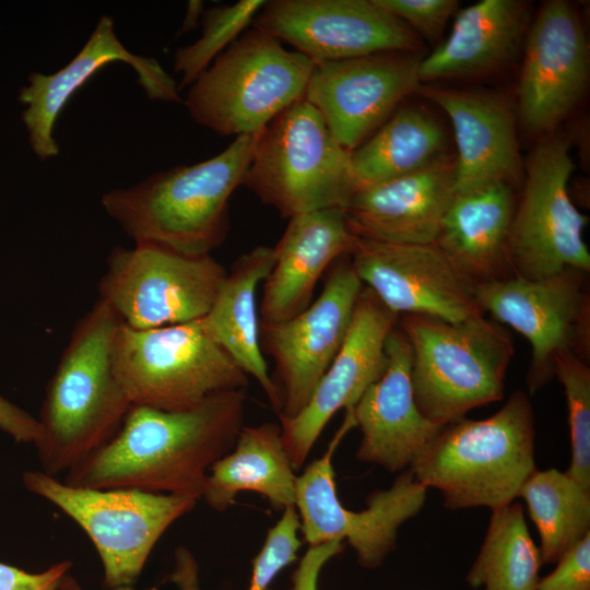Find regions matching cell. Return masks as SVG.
<instances>
[{"mask_svg": "<svg viewBox=\"0 0 590 590\" xmlns=\"http://www.w3.org/2000/svg\"><path fill=\"white\" fill-rule=\"evenodd\" d=\"M0 428L16 441L34 444L38 435V421L0 396Z\"/></svg>", "mask_w": 590, "mask_h": 590, "instance_id": "39", "label": "cell"}, {"mask_svg": "<svg viewBox=\"0 0 590 590\" xmlns=\"http://www.w3.org/2000/svg\"><path fill=\"white\" fill-rule=\"evenodd\" d=\"M243 185L283 217L345 208L355 192L351 151L304 98L259 133Z\"/></svg>", "mask_w": 590, "mask_h": 590, "instance_id": "6", "label": "cell"}, {"mask_svg": "<svg viewBox=\"0 0 590 590\" xmlns=\"http://www.w3.org/2000/svg\"><path fill=\"white\" fill-rule=\"evenodd\" d=\"M377 4L404 22L418 36L435 40L448 20L458 11L456 0H375Z\"/></svg>", "mask_w": 590, "mask_h": 590, "instance_id": "35", "label": "cell"}, {"mask_svg": "<svg viewBox=\"0 0 590 590\" xmlns=\"http://www.w3.org/2000/svg\"><path fill=\"white\" fill-rule=\"evenodd\" d=\"M263 0H240L203 11L202 33L194 43L177 49L174 71L181 75L179 91L194 80L252 23Z\"/></svg>", "mask_w": 590, "mask_h": 590, "instance_id": "32", "label": "cell"}, {"mask_svg": "<svg viewBox=\"0 0 590 590\" xmlns=\"http://www.w3.org/2000/svg\"><path fill=\"white\" fill-rule=\"evenodd\" d=\"M455 156L356 190L344 208L358 238L392 244H433L455 196Z\"/></svg>", "mask_w": 590, "mask_h": 590, "instance_id": "22", "label": "cell"}, {"mask_svg": "<svg viewBox=\"0 0 590 590\" xmlns=\"http://www.w3.org/2000/svg\"><path fill=\"white\" fill-rule=\"evenodd\" d=\"M352 427L345 416L324 455L296 477L295 508L309 545L347 541L363 567L377 568L393 551L399 528L423 508L427 488L406 469L391 487L369 495L366 509H346L337 495L332 457Z\"/></svg>", "mask_w": 590, "mask_h": 590, "instance_id": "12", "label": "cell"}, {"mask_svg": "<svg viewBox=\"0 0 590 590\" xmlns=\"http://www.w3.org/2000/svg\"><path fill=\"white\" fill-rule=\"evenodd\" d=\"M528 22V5L519 0H481L461 10L447 39L421 59V83L509 66L523 48Z\"/></svg>", "mask_w": 590, "mask_h": 590, "instance_id": "26", "label": "cell"}, {"mask_svg": "<svg viewBox=\"0 0 590 590\" xmlns=\"http://www.w3.org/2000/svg\"><path fill=\"white\" fill-rule=\"evenodd\" d=\"M528 31L519 82V113L532 132H550L586 92L589 46L577 12L563 0L544 3Z\"/></svg>", "mask_w": 590, "mask_h": 590, "instance_id": "19", "label": "cell"}, {"mask_svg": "<svg viewBox=\"0 0 590 590\" xmlns=\"http://www.w3.org/2000/svg\"><path fill=\"white\" fill-rule=\"evenodd\" d=\"M227 274L211 255L187 256L150 243L117 246L107 257L98 298L138 330L203 318Z\"/></svg>", "mask_w": 590, "mask_h": 590, "instance_id": "10", "label": "cell"}, {"mask_svg": "<svg viewBox=\"0 0 590 590\" xmlns=\"http://www.w3.org/2000/svg\"><path fill=\"white\" fill-rule=\"evenodd\" d=\"M542 565L519 503L492 510L487 533L467 582L484 590H535Z\"/></svg>", "mask_w": 590, "mask_h": 590, "instance_id": "31", "label": "cell"}, {"mask_svg": "<svg viewBox=\"0 0 590 590\" xmlns=\"http://www.w3.org/2000/svg\"><path fill=\"white\" fill-rule=\"evenodd\" d=\"M421 59L415 52H379L315 63L304 99L353 151L421 87Z\"/></svg>", "mask_w": 590, "mask_h": 590, "instance_id": "17", "label": "cell"}, {"mask_svg": "<svg viewBox=\"0 0 590 590\" xmlns=\"http://www.w3.org/2000/svg\"><path fill=\"white\" fill-rule=\"evenodd\" d=\"M274 264L272 247L258 246L240 256L227 272L202 318L211 338L261 386L273 409L280 410L278 389L269 375L260 345L257 288Z\"/></svg>", "mask_w": 590, "mask_h": 590, "instance_id": "27", "label": "cell"}, {"mask_svg": "<svg viewBox=\"0 0 590 590\" xmlns=\"http://www.w3.org/2000/svg\"><path fill=\"white\" fill-rule=\"evenodd\" d=\"M446 145L444 128L435 117L413 106L399 108L351 151L355 188L421 170L447 155Z\"/></svg>", "mask_w": 590, "mask_h": 590, "instance_id": "29", "label": "cell"}, {"mask_svg": "<svg viewBox=\"0 0 590 590\" xmlns=\"http://www.w3.org/2000/svg\"><path fill=\"white\" fill-rule=\"evenodd\" d=\"M449 117L457 145L455 191L494 182H520V158L515 118L496 93L438 87L418 88Z\"/></svg>", "mask_w": 590, "mask_h": 590, "instance_id": "24", "label": "cell"}, {"mask_svg": "<svg viewBox=\"0 0 590 590\" xmlns=\"http://www.w3.org/2000/svg\"><path fill=\"white\" fill-rule=\"evenodd\" d=\"M534 438L532 404L518 390L487 418L444 425L409 469L442 494L447 508L494 510L512 503L536 470Z\"/></svg>", "mask_w": 590, "mask_h": 590, "instance_id": "4", "label": "cell"}, {"mask_svg": "<svg viewBox=\"0 0 590 590\" xmlns=\"http://www.w3.org/2000/svg\"><path fill=\"white\" fill-rule=\"evenodd\" d=\"M245 390L213 394L184 411L132 404L116 435L67 472L66 484L202 497L208 470L235 446Z\"/></svg>", "mask_w": 590, "mask_h": 590, "instance_id": "1", "label": "cell"}, {"mask_svg": "<svg viewBox=\"0 0 590 590\" xmlns=\"http://www.w3.org/2000/svg\"><path fill=\"white\" fill-rule=\"evenodd\" d=\"M356 240L343 208L291 217L272 247L274 264L263 281L260 324L280 323L305 310L324 271L338 259L350 256Z\"/></svg>", "mask_w": 590, "mask_h": 590, "instance_id": "23", "label": "cell"}, {"mask_svg": "<svg viewBox=\"0 0 590 590\" xmlns=\"http://www.w3.org/2000/svg\"><path fill=\"white\" fill-rule=\"evenodd\" d=\"M387 365L350 413L363 438L357 459L404 471L438 435L441 425L427 420L418 410L412 382L410 344L396 324L386 340Z\"/></svg>", "mask_w": 590, "mask_h": 590, "instance_id": "21", "label": "cell"}, {"mask_svg": "<svg viewBox=\"0 0 590 590\" xmlns=\"http://www.w3.org/2000/svg\"><path fill=\"white\" fill-rule=\"evenodd\" d=\"M554 376L562 382L567 400L571 445L570 465L565 471L590 491V367L573 353L558 354Z\"/></svg>", "mask_w": 590, "mask_h": 590, "instance_id": "34", "label": "cell"}, {"mask_svg": "<svg viewBox=\"0 0 590 590\" xmlns=\"http://www.w3.org/2000/svg\"><path fill=\"white\" fill-rule=\"evenodd\" d=\"M516 203L507 182L455 192L435 244L476 285L515 276L508 241Z\"/></svg>", "mask_w": 590, "mask_h": 590, "instance_id": "25", "label": "cell"}, {"mask_svg": "<svg viewBox=\"0 0 590 590\" xmlns=\"http://www.w3.org/2000/svg\"><path fill=\"white\" fill-rule=\"evenodd\" d=\"M573 169L569 144L562 138L543 142L531 155L509 233L515 276L541 280L567 268L589 273L588 219L568 192Z\"/></svg>", "mask_w": 590, "mask_h": 590, "instance_id": "11", "label": "cell"}, {"mask_svg": "<svg viewBox=\"0 0 590 590\" xmlns=\"http://www.w3.org/2000/svg\"><path fill=\"white\" fill-rule=\"evenodd\" d=\"M282 440L281 425L243 427L234 448L210 469L202 497L223 511L239 492H256L274 509L295 507L296 475Z\"/></svg>", "mask_w": 590, "mask_h": 590, "instance_id": "28", "label": "cell"}, {"mask_svg": "<svg viewBox=\"0 0 590 590\" xmlns=\"http://www.w3.org/2000/svg\"><path fill=\"white\" fill-rule=\"evenodd\" d=\"M518 497L538 529L542 564L556 563L590 533V491L566 472L535 470Z\"/></svg>", "mask_w": 590, "mask_h": 590, "instance_id": "30", "label": "cell"}, {"mask_svg": "<svg viewBox=\"0 0 590 590\" xmlns=\"http://www.w3.org/2000/svg\"><path fill=\"white\" fill-rule=\"evenodd\" d=\"M203 14L202 1H190L188 4L187 14L180 30V34L191 31L197 26L199 17Z\"/></svg>", "mask_w": 590, "mask_h": 590, "instance_id": "40", "label": "cell"}, {"mask_svg": "<svg viewBox=\"0 0 590 590\" xmlns=\"http://www.w3.org/2000/svg\"><path fill=\"white\" fill-rule=\"evenodd\" d=\"M363 286L350 256L342 257L305 310L280 323L260 324L261 349L274 361L280 418L295 416L309 401L345 340Z\"/></svg>", "mask_w": 590, "mask_h": 590, "instance_id": "14", "label": "cell"}, {"mask_svg": "<svg viewBox=\"0 0 590 590\" xmlns=\"http://www.w3.org/2000/svg\"><path fill=\"white\" fill-rule=\"evenodd\" d=\"M121 61L138 74V83L151 101L181 102L178 84L152 57L132 54L120 42L111 16L102 15L81 50L58 71L33 72L19 92L25 106L22 121L34 154L40 160L59 155L54 138L56 122L73 94L109 63Z\"/></svg>", "mask_w": 590, "mask_h": 590, "instance_id": "20", "label": "cell"}, {"mask_svg": "<svg viewBox=\"0 0 590 590\" xmlns=\"http://www.w3.org/2000/svg\"><path fill=\"white\" fill-rule=\"evenodd\" d=\"M71 564L60 562L40 573H27L0 562V590H58Z\"/></svg>", "mask_w": 590, "mask_h": 590, "instance_id": "37", "label": "cell"}, {"mask_svg": "<svg viewBox=\"0 0 590 590\" xmlns=\"http://www.w3.org/2000/svg\"><path fill=\"white\" fill-rule=\"evenodd\" d=\"M299 529L296 508H285L280 520L268 531L264 544L253 559L252 576L247 590H270L274 578L296 559L302 545L298 539ZM172 580L180 590H201L197 563L187 550H177Z\"/></svg>", "mask_w": 590, "mask_h": 590, "instance_id": "33", "label": "cell"}, {"mask_svg": "<svg viewBox=\"0 0 590 590\" xmlns=\"http://www.w3.org/2000/svg\"><path fill=\"white\" fill-rule=\"evenodd\" d=\"M314 67L304 55L252 27L194 80L184 104L198 125L220 135L257 134L304 98Z\"/></svg>", "mask_w": 590, "mask_h": 590, "instance_id": "7", "label": "cell"}, {"mask_svg": "<svg viewBox=\"0 0 590 590\" xmlns=\"http://www.w3.org/2000/svg\"><path fill=\"white\" fill-rule=\"evenodd\" d=\"M397 324L411 347L414 399L427 420L444 426L503 399L515 345L502 323L482 314L460 322L400 315Z\"/></svg>", "mask_w": 590, "mask_h": 590, "instance_id": "5", "label": "cell"}, {"mask_svg": "<svg viewBox=\"0 0 590 590\" xmlns=\"http://www.w3.org/2000/svg\"><path fill=\"white\" fill-rule=\"evenodd\" d=\"M350 260L377 298L397 315L460 322L482 310L476 284L435 244H392L358 238Z\"/></svg>", "mask_w": 590, "mask_h": 590, "instance_id": "16", "label": "cell"}, {"mask_svg": "<svg viewBox=\"0 0 590 590\" xmlns=\"http://www.w3.org/2000/svg\"><path fill=\"white\" fill-rule=\"evenodd\" d=\"M256 137L239 135L209 160L111 189L103 194L102 206L134 243L187 256L211 255L226 238L228 201L243 185Z\"/></svg>", "mask_w": 590, "mask_h": 590, "instance_id": "3", "label": "cell"}, {"mask_svg": "<svg viewBox=\"0 0 590 590\" xmlns=\"http://www.w3.org/2000/svg\"><path fill=\"white\" fill-rule=\"evenodd\" d=\"M343 550V542L330 541L310 545L293 574V590H318L323 566Z\"/></svg>", "mask_w": 590, "mask_h": 590, "instance_id": "38", "label": "cell"}, {"mask_svg": "<svg viewBox=\"0 0 590 590\" xmlns=\"http://www.w3.org/2000/svg\"><path fill=\"white\" fill-rule=\"evenodd\" d=\"M587 272L567 268L541 280L511 276L476 285L483 311L522 334L531 345L530 393L554 377V359L573 353L589 363L590 299Z\"/></svg>", "mask_w": 590, "mask_h": 590, "instance_id": "13", "label": "cell"}, {"mask_svg": "<svg viewBox=\"0 0 590 590\" xmlns=\"http://www.w3.org/2000/svg\"><path fill=\"white\" fill-rule=\"evenodd\" d=\"M556 564L552 573L539 579L535 590H590V533Z\"/></svg>", "mask_w": 590, "mask_h": 590, "instance_id": "36", "label": "cell"}, {"mask_svg": "<svg viewBox=\"0 0 590 590\" xmlns=\"http://www.w3.org/2000/svg\"><path fill=\"white\" fill-rule=\"evenodd\" d=\"M23 481L85 531L101 557L105 586L115 590L134 585L160 538L197 503L135 488L71 486L43 471H27Z\"/></svg>", "mask_w": 590, "mask_h": 590, "instance_id": "9", "label": "cell"}, {"mask_svg": "<svg viewBox=\"0 0 590 590\" xmlns=\"http://www.w3.org/2000/svg\"><path fill=\"white\" fill-rule=\"evenodd\" d=\"M120 323L97 298L71 332L37 418L34 444L42 471L49 475L69 472L105 446L132 405L113 363Z\"/></svg>", "mask_w": 590, "mask_h": 590, "instance_id": "2", "label": "cell"}, {"mask_svg": "<svg viewBox=\"0 0 590 590\" xmlns=\"http://www.w3.org/2000/svg\"><path fill=\"white\" fill-rule=\"evenodd\" d=\"M113 363L131 404L164 411L192 409L213 394L245 390L249 381L202 318L145 330L120 323Z\"/></svg>", "mask_w": 590, "mask_h": 590, "instance_id": "8", "label": "cell"}, {"mask_svg": "<svg viewBox=\"0 0 590 590\" xmlns=\"http://www.w3.org/2000/svg\"><path fill=\"white\" fill-rule=\"evenodd\" d=\"M314 63L415 52L421 37L375 0H271L252 21Z\"/></svg>", "mask_w": 590, "mask_h": 590, "instance_id": "15", "label": "cell"}, {"mask_svg": "<svg viewBox=\"0 0 590 590\" xmlns=\"http://www.w3.org/2000/svg\"><path fill=\"white\" fill-rule=\"evenodd\" d=\"M399 315L363 286L345 340L307 404L280 418L282 440L294 470L306 461L319 435L341 409L351 412L387 365L386 340Z\"/></svg>", "mask_w": 590, "mask_h": 590, "instance_id": "18", "label": "cell"}]
</instances>
